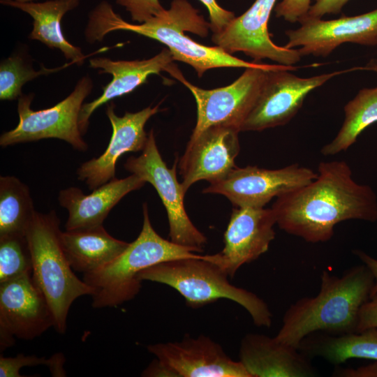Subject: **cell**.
Instances as JSON below:
<instances>
[{"mask_svg":"<svg viewBox=\"0 0 377 377\" xmlns=\"http://www.w3.org/2000/svg\"><path fill=\"white\" fill-rule=\"evenodd\" d=\"M130 13L131 19L143 23L161 13L165 8L159 0H115Z\"/></svg>","mask_w":377,"mask_h":377,"instance_id":"30","label":"cell"},{"mask_svg":"<svg viewBox=\"0 0 377 377\" xmlns=\"http://www.w3.org/2000/svg\"><path fill=\"white\" fill-rule=\"evenodd\" d=\"M65 357L61 353L52 355L49 359L36 355L18 354L15 357H0V377H24L20 374L24 367L45 365L48 367L51 374L56 377L66 376L64 369Z\"/></svg>","mask_w":377,"mask_h":377,"instance_id":"29","label":"cell"},{"mask_svg":"<svg viewBox=\"0 0 377 377\" xmlns=\"http://www.w3.org/2000/svg\"><path fill=\"white\" fill-rule=\"evenodd\" d=\"M335 377H377V362L357 369L337 368L332 373Z\"/></svg>","mask_w":377,"mask_h":377,"instance_id":"35","label":"cell"},{"mask_svg":"<svg viewBox=\"0 0 377 377\" xmlns=\"http://www.w3.org/2000/svg\"><path fill=\"white\" fill-rule=\"evenodd\" d=\"M60 220L54 211L36 212L27 230L32 260V277L46 298L60 334L66 330V320L73 302L91 295L93 289L73 272L63 249Z\"/></svg>","mask_w":377,"mask_h":377,"instance_id":"6","label":"cell"},{"mask_svg":"<svg viewBox=\"0 0 377 377\" xmlns=\"http://www.w3.org/2000/svg\"><path fill=\"white\" fill-rule=\"evenodd\" d=\"M374 278L364 265L346 269L341 276L323 270L318 293L303 297L286 311L275 338L298 349L307 335L355 332L362 306L370 299Z\"/></svg>","mask_w":377,"mask_h":377,"instance_id":"3","label":"cell"},{"mask_svg":"<svg viewBox=\"0 0 377 377\" xmlns=\"http://www.w3.org/2000/svg\"><path fill=\"white\" fill-rule=\"evenodd\" d=\"M272 209L281 230L310 243L329 241L342 221L377 220L375 193L353 179L344 161L320 162L316 179L276 198Z\"/></svg>","mask_w":377,"mask_h":377,"instance_id":"1","label":"cell"},{"mask_svg":"<svg viewBox=\"0 0 377 377\" xmlns=\"http://www.w3.org/2000/svg\"><path fill=\"white\" fill-rule=\"evenodd\" d=\"M147 348L172 377H251L240 361L232 360L219 343L205 335Z\"/></svg>","mask_w":377,"mask_h":377,"instance_id":"14","label":"cell"},{"mask_svg":"<svg viewBox=\"0 0 377 377\" xmlns=\"http://www.w3.org/2000/svg\"><path fill=\"white\" fill-rule=\"evenodd\" d=\"M311 0H281L274 12L276 17H282L289 22H301L306 16Z\"/></svg>","mask_w":377,"mask_h":377,"instance_id":"31","label":"cell"},{"mask_svg":"<svg viewBox=\"0 0 377 377\" xmlns=\"http://www.w3.org/2000/svg\"><path fill=\"white\" fill-rule=\"evenodd\" d=\"M276 1L256 0L221 32L213 34L212 40L231 54L242 52L255 61L269 59L284 66L297 64L302 57L298 49L278 46L270 38L268 22Z\"/></svg>","mask_w":377,"mask_h":377,"instance_id":"15","label":"cell"},{"mask_svg":"<svg viewBox=\"0 0 377 377\" xmlns=\"http://www.w3.org/2000/svg\"><path fill=\"white\" fill-rule=\"evenodd\" d=\"M32 273V260L26 235H0V283Z\"/></svg>","mask_w":377,"mask_h":377,"instance_id":"28","label":"cell"},{"mask_svg":"<svg viewBox=\"0 0 377 377\" xmlns=\"http://www.w3.org/2000/svg\"><path fill=\"white\" fill-rule=\"evenodd\" d=\"M281 64L263 68H247L229 85L204 89L187 81L179 71L172 77L184 84L193 94L197 106V120L190 138L217 125L241 127L253 108L269 70Z\"/></svg>","mask_w":377,"mask_h":377,"instance_id":"8","label":"cell"},{"mask_svg":"<svg viewBox=\"0 0 377 377\" xmlns=\"http://www.w3.org/2000/svg\"><path fill=\"white\" fill-rule=\"evenodd\" d=\"M377 327V297L369 299L361 307L356 332Z\"/></svg>","mask_w":377,"mask_h":377,"instance_id":"34","label":"cell"},{"mask_svg":"<svg viewBox=\"0 0 377 377\" xmlns=\"http://www.w3.org/2000/svg\"><path fill=\"white\" fill-rule=\"evenodd\" d=\"M296 29L287 30L286 48L298 47L302 57H326L345 43L377 45V8L356 16L338 19L304 20Z\"/></svg>","mask_w":377,"mask_h":377,"instance_id":"17","label":"cell"},{"mask_svg":"<svg viewBox=\"0 0 377 377\" xmlns=\"http://www.w3.org/2000/svg\"><path fill=\"white\" fill-rule=\"evenodd\" d=\"M145 182L132 174L123 178H112L90 194H84L77 187L60 191L58 201L67 209L68 216L66 230L103 225L110 210L128 193L140 189Z\"/></svg>","mask_w":377,"mask_h":377,"instance_id":"21","label":"cell"},{"mask_svg":"<svg viewBox=\"0 0 377 377\" xmlns=\"http://www.w3.org/2000/svg\"><path fill=\"white\" fill-rule=\"evenodd\" d=\"M353 253L369 269L374 278V284L372 288L370 299L377 297V259H375L360 250H354Z\"/></svg>","mask_w":377,"mask_h":377,"instance_id":"36","label":"cell"},{"mask_svg":"<svg viewBox=\"0 0 377 377\" xmlns=\"http://www.w3.org/2000/svg\"><path fill=\"white\" fill-rule=\"evenodd\" d=\"M177 161L172 168L167 166L158 149L154 131L151 130L141 155L130 156L124 168L151 184L156 190L167 212L170 240L202 252L207 237L193 225L186 212L184 203L186 193L177 178Z\"/></svg>","mask_w":377,"mask_h":377,"instance_id":"9","label":"cell"},{"mask_svg":"<svg viewBox=\"0 0 377 377\" xmlns=\"http://www.w3.org/2000/svg\"><path fill=\"white\" fill-rule=\"evenodd\" d=\"M297 67L282 65L269 70L258 100L241 131H261L288 123L301 108L306 96L331 78L352 71H338L310 77L291 73Z\"/></svg>","mask_w":377,"mask_h":377,"instance_id":"11","label":"cell"},{"mask_svg":"<svg viewBox=\"0 0 377 377\" xmlns=\"http://www.w3.org/2000/svg\"><path fill=\"white\" fill-rule=\"evenodd\" d=\"M239 361L251 377H313L311 360L275 337L249 333L241 341Z\"/></svg>","mask_w":377,"mask_h":377,"instance_id":"20","label":"cell"},{"mask_svg":"<svg viewBox=\"0 0 377 377\" xmlns=\"http://www.w3.org/2000/svg\"><path fill=\"white\" fill-rule=\"evenodd\" d=\"M92 89V80L84 75L66 98L51 108L40 110L31 108L33 94H22L17 103L18 124L1 134L0 145L5 147L17 143L57 138L66 141L76 150L87 151L88 145L82 139L79 117L83 102Z\"/></svg>","mask_w":377,"mask_h":377,"instance_id":"7","label":"cell"},{"mask_svg":"<svg viewBox=\"0 0 377 377\" xmlns=\"http://www.w3.org/2000/svg\"><path fill=\"white\" fill-rule=\"evenodd\" d=\"M36 212L25 184L13 176L0 177V235H26Z\"/></svg>","mask_w":377,"mask_h":377,"instance_id":"26","label":"cell"},{"mask_svg":"<svg viewBox=\"0 0 377 377\" xmlns=\"http://www.w3.org/2000/svg\"><path fill=\"white\" fill-rule=\"evenodd\" d=\"M316 177L317 172L297 163L274 170L236 166L202 192L224 195L235 207H264L272 198L293 191Z\"/></svg>","mask_w":377,"mask_h":377,"instance_id":"10","label":"cell"},{"mask_svg":"<svg viewBox=\"0 0 377 377\" xmlns=\"http://www.w3.org/2000/svg\"><path fill=\"white\" fill-rule=\"evenodd\" d=\"M350 0H316L314 3L311 4L306 16L303 20L321 19L325 15L338 14L341 13L343 7Z\"/></svg>","mask_w":377,"mask_h":377,"instance_id":"33","label":"cell"},{"mask_svg":"<svg viewBox=\"0 0 377 377\" xmlns=\"http://www.w3.org/2000/svg\"><path fill=\"white\" fill-rule=\"evenodd\" d=\"M113 103L108 104L106 115L112 133L105 151L100 156L83 163L77 170L78 179L84 181L90 190L115 177L116 163L126 152L142 151L148 139L145 131L147 121L159 112V104L149 106L136 112H126L117 116Z\"/></svg>","mask_w":377,"mask_h":377,"instance_id":"18","label":"cell"},{"mask_svg":"<svg viewBox=\"0 0 377 377\" xmlns=\"http://www.w3.org/2000/svg\"><path fill=\"white\" fill-rule=\"evenodd\" d=\"M203 258L170 260L152 265L139 274V279L163 283L176 290L193 309L219 299L230 300L251 316L255 325L269 327L272 313L267 304L255 293L231 284L228 275L216 264Z\"/></svg>","mask_w":377,"mask_h":377,"instance_id":"5","label":"cell"},{"mask_svg":"<svg viewBox=\"0 0 377 377\" xmlns=\"http://www.w3.org/2000/svg\"><path fill=\"white\" fill-rule=\"evenodd\" d=\"M1 3L18 8L34 20L29 38L38 40L48 47L59 50L66 59L80 66L89 55H84L79 47L70 43L62 34L61 21L64 15L75 8L80 0H49L42 3H22L1 0Z\"/></svg>","mask_w":377,"mask_h":377,"instance_id":"23","label":"cell"},{"mask_svg":"<svg viewBox=\"0 0 377 377\" xmlns=\"http://www.w3.org/2000/svg\"><path fill=\"white\" fill-rule=\"evenodd\" d=\"M168 49H163L154 57L142 60L114 61L107 57H96L89 60L90 67L99 73H109L112 80L104 87L102 94L94 101L82 105L79 127L82 135L88 128L89 118L101 105L117 97L129 94L145 83L151 75H160L166 71L171 74L177 69Z\"/></svg>","mask_w":377,"mask_h":377,"instance_id":"19","label":"cell"},{"mask_svg":"<svg viewBox=\"0 0 377 377\" xmlns=\"http://www.w3.org/2000/svg\"><path fill=\"white\" fill-rule=\"evenodd\" d=\"M209 23L186 0H172L170 7L149 20L133 24L124 20L112 6L103 1L89 15L84 31L89 43L101 42L110 32L128 31L164 44L173 59L190 65L199 77L216 68H263L269 64L249 62L226 52L221 47L201 45L184 34L189 31L205 38Z\"/></svg>","mask_w":377,"mask_h":377,"instance_id":"2","label":"cell"},{"mask_svg":"<svg viewBox=\"0 0 377 377\" xmlns=\"http://www.w3.org/2000/svg\"><path fill=\"white\" fill-rule=\"evenodd\" d=\"M60 239L71 267L84 274L106 265L129 244L112 237L103 225L61 231Z\"/></svg>","mask_w":377,"mask_h":377,"instance_id":"22","label":"cell"},{"mask_svg":"<svg viewBox=\"0 0 377 377\" xmlns=\"http://www.w3.org/2000/svg\"><path fill=\"white\" fill-rule=\"evenodd\" d=\"M17 2H22V3H28V2H33L34 0H13Z\"/></svg>","mask_w":377,"mask_h":377,"instance_id":"37","label":"cell"},{"mask_svg":"<svg viewBox=\"0 0 377 377\" xmlns=\"http://www.w3.org/2000/svg\"><path fill=\"white\" fill-rule=\"evenodd\" d=\"M276 224L272 208L235 207L224 232L223 250L209 255L208 260L233 277L243 265L267 251L276 235Z\"/></svg>","mask_w":377,"mask_h":377,"instance_id":"13","label":"cell"},{"mask_svg":"<svg viewBox=\"0 0 377 377\" xmlns=\"http://www.w3.org/2000/svg\"><path fill=\"white\" fill-rule=\"evenodd\" d=\"M344 121L338 133L320 149L325 156L346 151L366 128L377 122V87L361 89L344 106Z\"/></svg>","mask_w":377,"mask_h":377,"instance_id":"25","label":"cell"},{"mask_svg":"<svg viewBox=\"0 0 377 377\" xmlns=\"http://www.w3.org/2000/svg\"><path fill=\"white\" fill-rule=\"evenodd\" d=\"M298 350L310 360L319 357L335 366L353 358L377 362V327L341 334L313 332L302 340Z\"/></svg>","mask_w":377,"mask_h":377,"instance_id":"24","label":"cell"},{"mask_svg":"<svg viewBox=\"0 0 377 377\" xmlns=\"http://www.w3.org/2000/svg\"><path fill=\"white\" fill-rule=\"evenodd\" d=\"M54 327V318L31 272L0 283V349L15 343V337L32 340Z\"/></svg>","mask_w":377,"mask_h":377,"instance_id":"12","label":"cell"},{"mask_svg":"<svg viewBox=\"0 0 377 377\" xmlns=\"http://www.w3.org/2000/svg\"><path fill=\"white\" fill-rule=\"evenodd\" d=\"M239 132L235 127L217 125L190 138L179 163L185 193L197 182H216L236 167Z\"/></svg>","mask_w":377,"mask_h":377,"instance_id":"16","label":"cell"},{"mask_svg":"<svg viewBox=\"0 0 377 377\" xmlns=\"http://www.w3.org/2000/svg\"><path fill=\"white\" fill-rule=\"evenodd\" d=\"M138 237L115 259L101 268L84 274L92 289L94 308L116 307L133 299L140 292V273L162 262L186 258H203L198 249L180 245L161 237L151 226L146 203Z\"/></svg>","mask_w":377,"mask_h":377,"instance_id":"4","label":"cell"},{"mask_svg":"<svg viewBox=\"0 0 377 377\" xmlns=\"http://www.w3.org/2000/svg\"><path fill=\"white\" fill-rule=\"evenodd\" d=\"M207 9L210 29L213 34L221 32L235 17L234 13L223 8L216 0H198Z\"/></svg>","mask_w":377,"mask_h":377,"instance_id":"32","label":"cell"},{"mask_svg":"<svg viewBox=\"0 0 377 377\" xmlns=\"http://www.w3.org/2000/svg\"><path fill=\"white\" fill-rule=\"evenodd\" d=\"M71 64L73 61L56 68H46L35 71L31 65L27 64L18 55H13L1 62L0 64V99L12 101L20 98L22 88L27 82L42 75H47Z\"/></svg>","mask_w":377,"mask_h":377,"instance_id":"27","label":"cell"}]
</instances>
